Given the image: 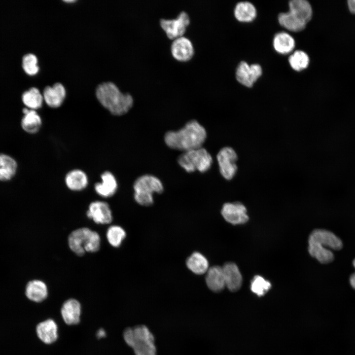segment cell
<instances>
[{
  "mask_svg": "<svg viewBox=\"0 0 355 355\" xmlns=\"http://www.w3.org/2000/svg\"><path fill=\"white\" fill-rule=\"evenodd\" d=\"M22 100L28 108L36 110L41 107L43 97L37 88L32 87L23 93Z\"/></svg>",
  "mask_w": 355,
  "mask_h": 355,
  "instance_id": "cell-29",
  "label": "cell"
},
{
  "mask_svg": "<svg viewBox=\"0 0 355 355\" xmlns=\"http://www.w3.org/2000/svg\"><path fill=\"white\" fill-rule=\"evenodd\" d=\"M273 46L277 52L281 54H287L294 49L295 41L287 33L280 32L277 34L274 37Z\"/></svg>",
  "mask_w": 355,
  "mask_h": 355,
  "instance_id": "cell-25",
  "label": "cell"
},
{
  "mask_svg": "<svg viewBox=\"0 0 355 355\" xmlns=\"http://www.w3.org/2000/svg\"><path fill=\"white\" fill-rule=\"evenodd\" d=\"M221 213L226 221L233 225L244 224L248 220L247 208L240 202L225 203Z\"/></svg>",
  "mask_w": 355,
  "mask_h": 355,
  "instance_id": "cell-10",
  "label": "cell"
},
{
  "mask_svg": "<svg viewBox=\"0 0 355 355\" xmlns=\"http://www.w3.org/2000/svg\"><path fill=\"white\" fill-rule=\"evenodd\" d=\"M186 266L197 275L206 273L209 269V262L205 256L199 252H194L186 260Z\"/></svg>",
  "mask_w": 355,
  "mask_h": 355,
  "instance_id": "cell-26",
  "label": "cell"
},
{
  "mask_svg": "<svg viewBox=\"0 0 355 355\" xmlns=\"http://www.w3.org/2000/svg\"><path fill=\"white\" fill-rule=\"evenodd\" d=\"M353 264L355 268V258L353 260ZM350 283L352 287L355 289V273L351 276L350 278Z\"/></svg>",
  "mask_w": 355,
  "mask_h": 355,
  "instance_id": "cell-34",
  "label": "cell"
},
{
  "mask_svg": "<svg viewBox=\"0 0 355 355\" xmlns=\"http://www.w3.org/2000/svg\"><path fill=\"white\" fill-rule=\"evenodd\" d=\"M123 337L135 355H156L154 336L145 325H139L125 328Z\"/></svg>",
  "mask_w": 355,
  "mask_h": 355,
  "instance_id": "cell-4",
  "label": "cell"
},
{
  "mask_svg": "<svg viewBox=\"0 0 355 355\" xmlns=\"http://www.w3.org/2000/svg\"><path fill=\"white\" fill-rule=\"evenodd\" d=\"M179 165L187 172L198 171L205 173L213 164V158L208 151L203 147L183 152L178 160Z\"/></svg>",
  "mask_w": 355,
  "mask_h": 355,
  "instance_id": "cell-7",
  "label": "cell"
},
{
  "mask_svg": "<svg viewBox=\"0 0 355 355\" xmlns=\"http://www.w3.org/2000/svg\"><path fill=\"white\" fill-rule=\"evenodd\" d=\"M37 58L32 53H28L24 55L22 58V68L25 72L30 75L36 74L39 71L37 65Z\"/></svg>",
  "mask_w": 355,
  "mask_h": 355,
  "instance_id": "cell-33",
  "label": "cell"
},
{
  "mask_svg": "<svg viewBox=\"0 0 355 355\" xmlns=\"http://www.w3.org/2000/svg\"><path fill=\"white\" fill-rule=\"evenodd\" d=\"M87 215L97 224H109L112 220V213L109 205L101 201L93 202L89 205Z\"/></svg>",
  "mask_w": 355,
  "mask_h": 355,
  "instance_id": "cell-13",
  "label": "cell"
},
{
  "mask_svg": "<svg viewBox=\"0 0 355 355\" xmlns=\"http://www.w3.org/2000/svg\"><path fill=\"white\" fill-rule=\"evenodd\" d=\"M310 254L322 264L334 259L332 250H338L343 247L341 239L332 232L325 229H317L310 234L308 239Z\"/></svg>",
  "mask_w": 355,
  "mask_h": 355,
  "instance_id": "cell-2",
  "label": "cell"
},
{
  "mask_svg": "<svg viewBox=\"0 0 355 355\" xmlns=\"http://www.w3.org/2000/svg\"><path fill=\"white\" fill-rule=\"evenodd\" d=\"M134 199L140 205L148 206L153 203V194L161 193L163 185L157 177L151 175H144L134 182Z\"/></svg>",
  "mask_w": 355,
  "mask_h": 355,
  "instance_id": "cell-6",
  "label": "cell"
},
{
  "mask_svg": "<svg viewBox=\"0 0 355 355\" xmlns=\"http://www.w3.org/2000/svg\"><path fill=\"white\" fill-rule=\"evenodd\" d=\"M67 186L73 191H80L86 187L88 184V177L82 170L74 169L69 172L65 177Z\"/></svg>",
  "mask_w": 355,
  "mask_h": 355,
  "instance_id": "cell-22",
  "label": "cell"
},
{
  "mask_svg": "<svg viewBox=\"0 0 355 355\" xmlns=\"http://www.w3.org/2000/svg\"><path fill=\"white\" fill-rule=\"evenodd\" d=\"M171 51L175 59L180 62H186L193 56L194 49L191 41L183 36L173 40Z\"/></svg>",
  "mask_w": 355,
  "mask_h": 355,
  "instance_id": "cell-12",
  "label": "cell"
},
{
  "mask_svg": "<svg viewBox=\"0 0 355 355\" xmlns=\"http://www.w3.org/2000/svg\"><path fill=\"white\" fill-rule=\"evenodd\" d=\"M271 287L270 283L260 276H255L251 282V291L259 296L264 295Z\"/></svg>",
  "mask_w": 355,
  "mask_h": 355,
  "instance_id": "cell-32",
  "label": "cell"
},
{
  "mask_svg": "<svg viewBox=\"0 0 355 355\" xmlns=\"http://www.w3.org/2000/svg\"><path fill=\"white\" fill-rule=\"evenodd\" d=\"M206 138L204 127L197 121L192 120L177 131L167 132L164 140L169 147L185 152L201 147Z\"/></svg>",
  "mask_w": 355,
  "mask_h": 355,
  "instance_id": "cell-1",
  "label": "cell"
},
{
  "mask_svg": "<svg viewBox=\"0 0 355 355\" xmlns=\"http://www.w3.org/2000/svg\"><path fill=\"white\" fill-rule=\"evenodd\" d=\"M102 182L95 185L96 193L101 197H110L116 192L118 184L114 176L110 172L106 171L101 176Z\"/></svg>",
  "mask_w": 355,
  "mask_h": 355,
  "instance_id": "cell-18",
  "label": "cell"
},
{
  "mask_svg": "<svg viewBox=\"0 0 355 355\" xmlns=\"http://www.w3.org/2000/svg\"><path fill=\"white\" fill-rule=\"evenodd\" d=\"M126 232L118 225L110 226L106 231V238L109 244L113 247H119L126 237Z\"/></svg>",
  "mask_w": 355,
  "mask_h": 355,
  "instance_id": "cell-31",
  "label": "cell"
},
{
  "mask_svg": "<svg viewBox=\"0 0 355 355\" xmlns=\"http://www.w3.org/2000/svg\"><path fill=\"white\" fill-rule=\"evenodd\" d=\"M23 112L24 116L21 121L23 129L30 134L37 132L41 126L42 121L36 110L24 108Z\"/></svg>",
  "mask_w": 355,
  "mask_h": 355,
  "instance_id": "cell-21",
  "label": "cell"
},
{
  "mask_svg": "<svg viewBox=\"0 0 355 355\" xmlns=\"http://www.w3.org/2000/svg\"><path fill=\"white\" fill-rule=\"evenodd\" d=\"M225 286L232 292L238 290L242 284L243 279L241 272L233 262H227L222 267Z\"/></svg>",
  "mask_w": 355,
  "mask_h": 355,
  "instance_id": "cell-16",
  "label": "cell"
},
{
  "mask_svg": "<svg viewBox=\"0 0 355 355\" xmlns=\"http://www.w3.org/2000/svg\"><path fill=\"white\" fill-rule=\"evenodd\" d=\"M278 21L282 26L294 32L303 30L307 24L289 11L279 14Z\"/></svg>",
  "mask_w": 355,
  "mask_h": 355,
  "instance_id": "cell-24",
  "label": "cell"
},
{
  "mask_svg": "<svg viewBox=\"0 0 355 355\" xmlns=\"http://www.w3.org/2000/svg\"><path fill=\"white\" fill-rule=\"evenodd\" d=\"M206 283L212 291L218 292L222 291L225 287L222 267L213 266L210 267L206 272Z\"/></svg>",
  "mask_w": 355,
  "mask_h": 355,
  "instance_id": "cell-19",
  "label": "cell"
},
{
  "mask_svg": "<svg viewBox=\"0 0 355 355\" xmlns=\"http://www.w3.org/2000/svg\"><path fill=\"white\" fill-rule=\"evenodd\" d=\"M96 96L100 104L114 115L125 114L133 105L132 96L129 93H122L111 82L99 84L96 89Z\"/></svg>",
  "mask_w": 355,
  "mask_h": 355,
  "instance_id": "cell-3",
  "label": "cell"
},
{
  "mask_svg": "<svg viewBox=\"0 0 355 355\" xmlns=\"http://www.w3.org/2000/svg\"><path fill=\"white\" fill-rule=\"evenodd\" d=\"M60 312L66 324L73 325L80 322L81 306L77 300L70 298L66 300L62 304Z\"/></svg>",
  "mask_w": 355,
  "mask_h": 355,
  "instance_id": "cell-14",
  "label": "cell"
},
{
  "mask_svg": "<svg viewBox=\"0 0 355 355\" xmlns=\"http://www.w3.org/2000/svg\"><path fill=\"white\" fill-rule=\"evenodd\" d=\"M216 159L221 176L227 180H232L238 170V155L236 150L231 146H224L218 152Z\"/></svg>",
  "mask_w": 355,
  "mask_h": 355,
  "instance_id": "cell-8",
  "label": "cell"
},
{
  "mask_svg": "<svg viewBox=\"0 0 355 355\" xmlns=\"http://www.w3.org/2000/svg\"><path fill=\"white\" fill-rule=\"evenodd\" d=\"M234 15L240 22H250L255 18L256 10L254 6L249 2H240L235 7Z\"/></svg>",
  "mask_w": 355,
  "mask_h": 355,
  "instance_id": "cell-27",
  "label": "cell"
},
{
  "mask_svg": "<svg viewBox=\"0 0 355 355\" xmlns=\"http://www.w3.org/2000/svg\"><path fill=\"white\" fill-rule=\"evenodd\" d=\"M261 66L258 64L248 65L245 61L241 62L238 65L236 77L237 81L242 85L251 87L262 74Z\"/></svg>",
  "mask_w": 355,
  "mask_h": 355,
  "instance_id": "cell-11",
  "label": "cell"
},
{
  "mask_svg": "<svg viewBox=\"0 0 355 355\" xmlns=\"http://www.w3.org/2000/svg\"><path fill=\"white\" fill-rule=\"evenodd\" d=\"M348 3L350 11L355 14V0H348Z\"/></svg>",
  "mask_w": 355,
  "mask_h": 355,
  "instance_id": "cell-35",
  "label": "cell"
},
{
  "mask_svg": "<svg viewBox=\"0 0 355 355\" xmlns=\"http://www.w3.org/2000/svg\"><path fill=\"white\" fill-rule=\"evenodd\" d=\"M190 23V18L187 12L181 11L174 19H161L160 25L167 36L171 39L183 36Z\"/></svg>",
  "mask_w": 355,
  "mask_h": 355,
  "instance_id": "cell-9",
  "label": "cell"
},
{
  "mask_svg": "<svg viewBox=\"0 0 355 355\" xmlns=\"http://www.w3.org/2000/svg\"><path fill=\"white\" fill-rule=\"evenodd\" d=\"M25 294L29 300L35 302H41L47 297V286L42 281L33 280L28 283Z\"/></svg>",
  "mask_w": 355,
  "mask_h": 355,
  "instance_id": "cell-20",
  "label": "cell"
},
{
  "mask_svg": "<svg viewBox=\"0 0 355 355\" xmlns=\"http://www.w3.org/2000/svg\"><path fill=\"white\" fill-rule=\"evenodd\" d=\"M65 2H74V0H65Z\"/></svg>",
  "mask_w": 355,
  "mask_h": 355,
  "instance_id": "cell-36",
  "label": "cell"
},
{
  "mask_svg": "<svg viewBox=\"0 0 355 355\" xmlns=\"http://www.w3.org/2000/svg\"><path fill=\"white\" fill-rule=\"evenodd\" d=\"M36 330L38 338L45 344H51L58 339V325L53 319H48L39 322Z\"/></svg>",
  "mask_w": 355,
  "mask_h": 355,
  "instance_id": "cell-15",
  "label": "cell"
},
{
  "mask_svg": "<svg viewBox=\"0 0 355 355\" xmlns=\"http://www.w3.org/2000/svg\"><path fill=\"white\" fill-rule=\"evenodd\" d=\"M66 92L64 86L60 83H55L52 86L45 87L43 97L46 104L50 107H59L63 103Z\"/></svg>",
  "mask_w": 355,
  "mask_h": 355,
  "instance_id": "cell-17",
  "label": "cell"
},
{
  "mask_svg": "<svg viewBox=\"0 0 355 355\" xmlns=\"http://www.w3.org/2000/svg\"><path fill=\"white\" fill-rule=\"evenodd\" d=\"M17 167L16 162L13 158L7 155L0 154V180L11 179L16 173Z\"/></svg>",
  "mask_w": 355,
  "mask_h": 355,
  "instance_id": "cell-28",
  "label": "cell"
},
{
  "mask_svg": "<svg viewBox=\"0 0 355 355\" xmlns=\"http://www.w3.org/2000/svg\"><path fill=\"white\" fill-rule=\"evenodd\" d=\"M100 243L99 234L87 227L73 231L68 237L70 249L78 256L83 255L85 252L97 251L100 248Z\"/></svg>",
  "mask_w": 355,
  "mask_h": 355,
  "instance_id": "cell-5",
  "label": "cell"
},
{
  "mask_svg": "<svg viewBox=\"0 0 355 355\" xmlns=\"http://www.w3.org/2000/svg\"><path fill=\"white\" fill-rule=\"evenodd\" d=\"M288 62L294 70L300 71L308 67L309 58L305 52L297 50L289 57Z\"/></svg>",
  "mask_w": 355,
  "mask_h": 355,
  "instance_id": "cell-30",
  "label": "cell"
},
{
  "mask_svg": "<svg viewBox=\"0 0 355 355\" xmlns=\"http://www.w3.org/2000/svg\"><path fill=\"white\" fill-rule=\"evenodd\" d=\"M289 11L307 23L312 16V9L306 0H292L289 2Z\"/></svg>",
  "mask_w": 355,
  "mask_h": 355,
  "instance_id": "cell-23",
  "label": "cell"
}]
</instances>
